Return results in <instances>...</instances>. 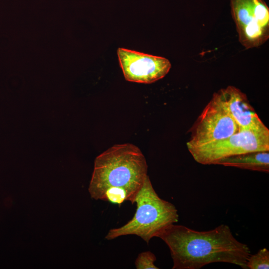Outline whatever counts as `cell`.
<instances>
[{
    "instance_id": "1",
    "label": "cell",
    "mask_w": 269,
    "mask_h": 269,
    "mask_svg": "<svg viewBox=\"0 0 269 269\" xmlns=\"http://www.w3.org/2000/svg\"><path fill=\"white\" fill-rule=\"evenodd\" d=\"M157 237L169 249L172 269H199L214 263H230L247 269L251 255L248 245L238 241L230 227L223 224L207 231L173 224Z\"/></svg>"
},
{
    "instance_id": "2",
    "label": "cell",
    "mask_w": 269,
    "mask_h": 269,
    "mask_svg": "<svg viewBox=\"0 0 269 269\" xmlns=\"http://www.w3.org/2000/svg\"><path fill=\"white\" fill-rule=\"evenodd\" d=\"M147 172L146 159L138 147L129 143L116 144L96 158L89 192L95 200L134 204Z\"/></svg>"
},
{
    "instance_id": "3",
    "label": "cell",
    "mask_w": 269,
    "mask_h": 269,
    "mask_svg": "<svg viewBox=\"0 0 269 269\" xmlns=\"http://www.w3.org/2000/svg\"><path fill=\"white\" fill-rule=\"evenodd\" d=\"M136 209L133 217L123 226L111 229L105 238L112 240L123 236L136 235L147 244L179 220L178 211L171 203L161 199L147 175L137 193Z\"/></svg>"
},
{
    "instance_id": "4",
    "label": "cell",
    "mask_w": 269,
    "mask_h": 269,
    "mask_svg": "<svg viewBox=\"0 0 269 269\" xmlns=\"http://www.w3.org/2000/svg\"><path fill=\"white\" fill-rule=\"evenodd\" d=\"M188 150L203 165L215 164L223 158L246 152L269 151V130L264 124L239 129L228 137Z\"/></svg>"
},
{
    "instance_id": "5",
    "label": "cell",
    "mask_w": 269,
    "mask_h": 269,
    "mask_svg": "<svg viewBox=\"0 0 269 269\" xmlns=\"http://www.w3.org/2000/svg\"><path fill=\"white\" fill-rule=\"evenodd\" d=\"M239 40L246 49L259 47L269 38V8L264 0H231Z\"/></svg>"
},
{
    "instance_id": "6",
    "label": "cell",
    "mask_w": 269,
    "mask_h": 269,
    "mask_svg": "<svg viewBox=\"0 0 269 269\" xmlns=\"http://www.w3.org/2000/svg\"><path fill=\"white\" fill-rule=\"evenodd\" d=\"M239 130L238 125L213 94L191 128L187 147L188 149L225 138Z\"/></svg>"
},
{
    "instance_id": "7",
    "label": "cell",
    "mask_w": 269,
    "mask_h": 269,
    "mask_svg": "<svg viewBox=\"0 0 269 269\" xmlns=\"http://www.w3.org/2000/svg\"><path fill=\"white\" fill-rule=\"evenodd\" d=\"M117 54L126 80L150 84L163 78L171 63L166 58L119 48Z\"/></svg>"
},
{
    "instance_id": "8",
    "label": "cell",
    "mask_w": 269,
    "mask_h": 269,
    "mask_svg": "<svg viewBox=\"0 0 269 269\" xmlns=\"http://www.w3.org/2000/svg\"><path fill=\"white\" fill-rule=\"evenodd\" d=\"M238 125L239 129L261 126V120L250 105L247 95L239 89L229 86L214 94Z\"/></svg>"
},
{
    "instance_id": "9",
    "label": "cell",
    "mask_w": 269,
    "mask_h": 269,
    "mask_svg": "<svg viewBox=\"0 0 269 269\" xmlns=\"http://www.w3.org/2000/svg\"><path fill=\"white\" fill-rule=\"evenodd\" d=\"M215 164L269 173V151L246 152L223 158Z\"/></svg>"
},
{
    "instance_id": "10",
    "label": "cell",
    "mask_w": 269,
    "mask_h": 269,
    "mask_svg": "<svg viewBox=\"0 0 269 269\" xmlns=\"http://www.w3.org/2000/svg\"><path fill=\"white\" fill-rule=\"evenodd\" d=\"M247 269H269V251L265 248L260 250L256 254L250 255L246 263Z\"/></svg>"
},
{
    "instance_id": "11",
    "label": "cell",
    "mask_w": 269,
    "mask_h": 269,
    "mask_svg": "<svg viewBox=\"0 0 269 269\" xmlns=\"http://www.w3.org/2000/svg\"><path fill=\"white\" fill-rule=\"evenodd\" d=\"M156 257L150 251L140 253L137 256L134 265L136 269H158L155 265Z\"/></svg>"
}]
</instances>
